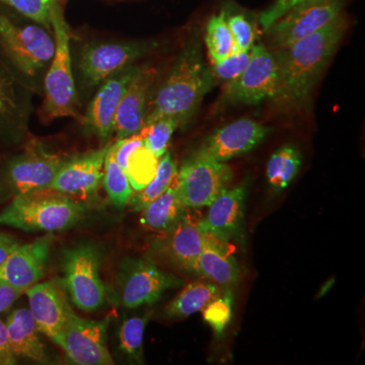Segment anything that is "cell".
I'll return each mask as SVG.
<instances>
[{
	"label": "cell",
	"mask_w": 365,
	"mask_h": 365,
	"mask_svg": "<svg viewBox=\"0 0 365 365\" xmlns=\"http://www.w3.org/2000/svg\"><path fill=\"white\" fill-rule=\"evenodd\" d=\"M346 29L345 16L319 32L272 53L277 66L273 101L287 109L306 107L324 69L337 50Z\"/></svg>",
	"instance_id": "1"
},
{
	"label": "cell",
	"mask_w": 365,
	"mask_h": 365,
	"mask_svg": "<svg viewBox=\"0 0 365 365\" xmlns=\"http://www.w3.org/2000/svg\"><path fill=\"white\" fill-rule=\"evenodd\" d=\"M215 83L210 67L204 61L198 35L192 34L151 98L144 126L162 118H173L179 128L184 129Z\"/></svg>",
	"instance_id": "2"
},
{
	"label": "cell",
	"mask_w": 365,
	"mask_h": 365,
	"mask_svg": "<svg viewBox=\"0 0 365 365\" xmlns=\"http://www.w3.org/2000/svg\"><path fill=\"white\" fill-rule=\"evenodd\" d=\"M54 52L52 29L9 7H0V56L35 95H43Z\"/></svg>",
	"instance_id": "3"
},
{
	"label": "cell",
	"mask_w": 365,
	"mask_h": 365,
	"mask_svg": "<svg viewBox=\"0 0 365 365\" xmlns=\"http://www.w3.org/2000/svg\"><path fill=\"white\" fill-rule=\"evenodd\" d=\"M153 41L86 42L72 50L74 83L81 107L107 79L135 66L157 48Z\"/></svg>",
	"instance_id": "4"
},
{
	"label": "cell",
	"mask_w": 365,
	"mask_h": 365,
	"mask_svg": "<svg viewBox=\"0 0 365 365\" xmlns=\"http://www.w3.org/2000/svg\"><path fill=\"white\" fill-rule=\"evenodd\" d=\"M50 24L55 39V52L46 72L41 120L44 123L61 118L79 119V106L71 56V34L58 1L48 4Z\"/></svg>",
	"instance_id": "5"
},
{
	"label": "cell",
	"mask_w": 365,
	"mask_h": 365,
	"mask_svg": "<svg viewBox=\"0 0 365 365\" xmlns=\"http://www.w3.org/2000/svg\"><path fill=\"white\" fill-rule=\"evenodd\" d=\"M85 215V206L51 189L14 196L0 212V225L25 232H62Z\"/></svg>",
	"instance_id": "6"
},
{
	"label": "cell",
	"mask_w": 365,
	"mask_h": 365,
	"mask_svg": "<svg viewBox=\"0 0 365 365\" xmlns=\"http://www.w3.org/2000/svg\"><path fill=\"white\" fill-rule=\"evenodd\" d=\"M232 180V170L225 163L196 150L182 163L175 181L185 207L198 209L210 205Z\"/></svg>",
	"instance_id": "7"
},
{
	"label": "cell",
	"mask_w": 365,
	"mask_h": 365,
	"mask_svg": "<svg viewBox=\"0 0 365 365\" xmlns=\"http://www.w3.org/2000/svg\"><path fill=\"white\" fill-rule=\"evenodd\" d=\"M345 0H307L290 9L267 31L274 50L294 44L344 16Z\"/></svg>",
	"instance_id": "8"
},
{
	"label": "cell",
	"mask_w": 365,
	"mask_h": 365,
	"mask_svg": "<svg viewBox=\"0 0 365 365\" xmlns=\"http://www.w3.org/2000/svg\"><path fill=\"white\" fill-rule=\"evenodd\" d=\"M63 282L73 304L93 312L105 302V285L100 275V255L91 245H79L64 252Z\"/></svg>",
	"instance_id": "9"
},
{
	"label": "cell",
	"mask_w": 365,
	"mask_h": 365,
	"mask_svg": "<svg viewBox=\"0 0 365 365\" xmlns=\"http://www.w3.org/2000/svg\"><path fill=\"white\" fill-rule=\"evenodd\" d=\"M182 284V279L165 272L151 261L127 259L118 273V297L122 306L135 309L153 304L165 290Z\"/></svg>",
	"instance_id": "10"
},
{
	"label": "cell",
	"mask_w": 365,
	"mask_h": 365,
	"mask_svg": "<svg viewBox=\"0 0 365 365\" xmlns=\"http://www.w3.org/2000/svg\"><path fill=\"white\" fill-rule=\"evenodd\" d=\"M66 158L50 153L40 141H29L23 153L14 155L6 165V182L16 195L49 189Z\"/></svg>",
	"instance_id": "11"
},
{
	"label": "cell",
	"mask_w": 365,
	"mask_h": 365,
	"mask_svg": "<svg viewBox=\"0 0 365 365\" xmlns=\"http://www.w3.org/2000/svg\"><path fill=\"white\" fill-rule=\"evenodd\" d=\"M35 93L0 56V140L7 145L23 143L29 133Z\"/></svg>",
	"instance_id": "12"
},
{
	"label": "cell",
	"mask_w": 365,
	"mask_h": 365,
	"mask_svg": "<svg viewBox=\"0 0 365 365\" xmlns=\"http://www.w3.org/2000/svg\"><path fill=\"white\" fill-rule=\"evenodd\" d=\"M141 66L135 64L128 67L98 86L86 104L85 113L78 119L86 134L97 137L102 143H109L110 138L114 134L118 107Z\"/></svg>",
	"instance_id": "13"
},
{
	"label": "cell",
	"mask_w": 365,
	"mask_h": 365,
	"mask_svg": "<svg viewBox=\"0 0 365 365\" xmlns=\"http://www.w3.org/2000/svg\"><path fill=\"white\" fill-rule=\"evenodd\" d=\"M277 81V66L272 53L265 46H253L246 69L237 78L227 81L223 95L230 103L260 104L275 97Z\"/></svg>",
	"instance_id": "14"
},
{
	"label": "cell",
	"mask_w": 365,
	"mask_h": 365,
	"mask_svg": "<svg viewBox=\"0 0 365 365\" xmlns=\"http://www.w3.org/2000/svg\"><path fill=\"white\" fill-rule=\"evenodd\" d=\"M109 319L103 321L81 318L71 309L59 345L73 364L79 365L114 364L106 346Z\"/></svg>",
	"instance_id": "15"
},
{
	"label": "cell",
	"mask_w": 365,
	"mask_h": 365,
	"mask_svg": "<svg viewBox=\"0 0 365 365\" xmlns=\"http://www.w3.org/2000/svg\"><path fill=\"white\" fill-rule=\"evenodd\" d=\"M111 144L66 158L49 189L71 196L95 194L103 182L105 158Z\"/></svg>",
	"instance_id": "16"
},
{
	"label": "cell",
	"mask_w": 365,
	"mask_h": 365,
	"mask_svg": "<svg viewBox=\"0 0 365 365\" xmlns=\"http://www.w3.org/2000/svg\"><path fill=\"white\" fill-rule=\"evenodd\" d=\"M163 232L153 246L155 251L172 265L195 274L204 240L200 220L185 211L182 217Z\"/></svg>",
	"instance_id": "17"
},
{
	"label": "cell",
	"mask_w": 365,
	"mask_h": 365,
	"mask_svg": "<svg viewBox=\"0 0 365 365\" xmlns=\"http://www.w3.org/2000/svg\"><path fill=\"white\" fill-rule=\"evenodd\" d=\"M158 76L157 69L143 66L132 79L115 116L114 133L117 140L143 130Z\"/></svg>",
	"instance_id": "18"
},
{
	"label": "cell",
	"mask_w": 365,
	"mask_h": 365,
	"mask_svg": "<svg viewBox=\"0 0 365 365\" xmlns=\"http://www.w3.org/2000/svg\"><path fill=\"white\" fill-rule=\"evenodd\" d=\"M51 245L50 235L30 244L20 245L0 265V283L26 294L44 276Z\"/></svg>",
	"instance_id": "19"
},
{
	"label": "cell",
	"mask_w": 365,
	"mask_h": 365,
	"mask_svg": "<svg viewBox=\"0 0 365 365\" xmlns=\"http://www.w3.org/2000/svg\"><path fill=\"white\" fill-rule=\"evenodd\" d=\"M269 132L268 127L253 120H237L211 134L197 151L217 162L225 163L254 150Z\"/></svg>",
	"instance_id": "20"
},
{
	"label": "cell",
	"mask_w": 365,
	"mask_h": 365,
	"mask_svg": "<svg viewBox=\"0 0 365 365\" xmlns=\"http://www.w3.org/2000/svg\"><path fill=\"white\" fill-rule=\"evenodd\" d=\"M30 312L40 333L59 345L71 307L55 282L36 283L26 292Z\"/></svg>",
	"instance_id": "21"
},
{
	"label": "cell",
	"mask_w": 365,
	"mask_h": 365,
	"mask_svg": "<svg viewBox=\"0 0 365 365\" xmlns=\"http://www.w3.org/2000/svg\"><path fill=\"white\" fill-rule=\"evenodd\" d=\"M247 193V182H242L216 197L208 206L206 217L200 220L204 234L225 242L241 234Z\"/></svg>",
	"instance_id": "22"
},
{
	"label": "cell",
	"mask_w": 365,
	"mask_h": 365,
	"mask_svg": "<svg viewBox=\"0 0 365 365\" xmlns=\"http://www.w3.org/2000/svg\"><path fill=\"white\" fill-rule=\"evenodd\" d=\"M222 241L204 234L202 251L197 261L196 275L212 281L218 287L230 288L240 280V268L235 257Z\"/></svg>",
	"instance_id": "23"
},
{
	"label": "cell",
	"mask_w": 365,
	"mask_h": 365,
	"mask_svg": "<svg viewBox=\"0 0 365 365\" xmlns=\"http://www.w3.org/2000/svg\"><path fill=\"white\" fill-rule=\"evenodd\" d=\"M6 326L11 349L16 357H24L41 364L48 361L47 353L30 309L14 311L7 317Z\"/></svg>",
	"instance_id": "24"
},
{
	"label": "cell",
	"mask_w": 365,
	"mask_h": 365,
	"mask_svg": "<svg viewBox=\"0 0 365 365\" xmlns=\"http://www.w3.org/2000/svg\"><path fill=\"white\" fill-rule=\"evenodd\" d=\"M222 294L220 287L212 281L197 280L186 285L165 307L170 318L184 319L202 311L209 302Z\"/></svg>",
	"instance_id": "25"
},
{
	"label": "cell",
	"mask_w": 365,
	"mask_h": 365,
	"mask_svg": "<svg viewBox=\"0 0 365 365\" xmlns=\"http://www.w3.org/2000/svg\"><path fill=\"white\" fill-rule=\"evenodd\" d=\"M185 211L186 207L180 198L176 181H174L169 188L143 209L141 223L150 230L165 232L182 217Z\"/></svg>",
	"instance_id": "26"
},
{
	"label": "cell",
	"mask_w": 365,
	"mask_h": 365,
	"mask_svg": "<svg viewBox=\"0 0 365 365\" xmlns=\"http://www.w3.org/2000/svg\"><path fill=\"white\" fill-rule=\"evenodd\" d=\"M177 163L170 153H165L158 163L155 176L144 188L132 194L129 205L132 210L143 211L146 206L157 199L176 179Z\"/></svg>",
	"instance_id": "27"
},
{
	"label": "cell",
	"mask_w": 365,
	"mask_h": 365,
	"mask_svg": "<svg viewBox=\"0 0 365 365\" xmlns=\"http://www.w3.org/2000/svg\"><path fill=\"white\" fill-rule=\"evenodd\" d=\"M302 165V155L297 148L285 145L271 155L266 168L269 184L276 191L287 188L294 181Z\"/></svg>",
	"instance_id": "28"
},
{
	"label": "cell",
	"mask_w": 365,
	"mask_h": 365,
	"mask_svg": "<svg viewBox=\"0 0 365 365\" xmlns=\"http://www.w3.org/2000/svg\"><path fill=\"white\" fill-rule=\"evenodd\" d=\"M205 43L211 64L217 63L235 52V45L225 18V11L213 14L206 24Z\"/></svg>",
	"instance_id": "29"
},
{
	"label": "cell",
	"mask_w": 365,
	"mask_h": 365,
	"mask_svg": "<svg viewBox=\"0 0 365 365\" xmlns=\"http://www.w3.org/2000/svg\"><path fill=\"white\" fill-rule=\"evenodd\" d=\"M114 144L115 143L111 144L106 155L103 184L111 202L117 207L123 208L128 205L133 189L126 173L115 160Z\"/></svg>",
	"instance_id": "30"
},
{
	"label": "cell",
	"mask_w": 365,
	"mask_h": 365,
	"mask_svg": "<svg viewBox=\"0 0 365 365\" xmlns=\"http://www.w3.org/2000/svg\"><path fill=\"white\" fill-rule=\"evenodd\" d=\"M148 316L133 317L126 319L120 329V348L130 359L143 360V336Z\"/></svg>",
	"instance_id": "31"
},
{
	"label": "cell",
	"mask_w": 365,
	"mask_h": 365,
	"mask_svg": "<svg viewBox=\"0 0 365 365\" xmlns=\"http://www.w3.org/2000/svg\"><path fill=\"white\" fill-rule=\"evenodd\" d=\"M158 158L145 145L141 146L129 160L127 176L132 189L139 191L155 176Z\"/></svg>",
	"instance_id": "32"
},
{
	"label": "cell",
	"mask_w": 365,
	"mask_h": 365,
	"mask_svg": "<svg viewBox=\"0 0 365 365\" xmlns=\"http://www.w3.org/2000/svg\"><path fill=\"white\" fill-rule=\"evenodd\" d=\"M179 128L176 120L173 118H162L148 126H144L145 133L144 145L148 148L158 158H160L167 153L170 138L176 129Z\"/></svg>",
	"instance_id": "33"
},
{
	"label": "cell",
	"mask_w": 365,
	"mask_h": 365,
	"mask_svg": "<svg viewBox=\"0 0 365 365\" xmlns=\"http://www.w3.org/2000/svg\"><path fill=\"white\" fill-rule=\"evenodd\" d=\"M203 318L206 323L213 329L217 336L225 332V328L232 316V292L230 288H225L220 297L209 302L204 307Z\"/></svg>",
	"instance_id": "34"
},
{
	"label": "cell",
	"mask_w": 365,
	"mask_h": 365,
	"mask_svg": "<svg viewBox=\"0 0 365 365\" xmlns=\"http://www.w3.org/2000/svg\"><path fill=\"white\" fill-rule=\"evenodd\" d=\"M227 25L230 26L235 45V52L248 51L254 46L255 31L251 21L242 13L230 14L225 11Z\"/></svg>",
	"instance_id": "35"
},
{
	"label": "cell",
	"mask_w": 365,
	"mask_h": 365,
	"mask_svg": "<svg viewBox=\"0 0 365 365\" xmlns=\"http://www.w3.org/2000/svg\"><path fill=\"white\" fill-rule=\"evenodd\" d=\"M251 58V49L248 51H237L232 53L227 58L211 64L210 71L215 81H230L241 76Z\"/></svg>",
	"instance_id": "36"
},
{
	"label": "cell",
	"mask_w": 365,
	"mask_h": 365,
	"mask_svg": "<svg viewBox=\"0 0 365 365\" xmlns=\"http://www.w3.org/2000/svg\"><path fill=\"white\" fill-rule=\"evenodd\" d=\"M0 4L52 29L48 4H43L42 0H0Z\"/></svg>",
	"instance_id": "37"
},
{
	"label": "cell",
	"mask_w": 365,
	"mask_h": 365,
	"mask_svg": "<svg viewBox=\"0 0 365 365\" xmlns=\"http://www.w3.org/2000/svg\"><path fill=\"white\" fill-rule=\"evenodd\" d=\"M144 138L145 133L144 130H141L139 133L134 134L124 139L117 140L114 144V157L118 165L124 170L127 174L128 170L129 160L134 153L141 146L144 145Z\"/></svg>",
	"instance_id": "38"
},
{
	"label": "cell",
	"mask_w": 365,
	"mask_h": 365,
	"mask_svg": "<svg viewBox=\"0 0 365 365\" xmlns=\"http://www.w3.org/2000/svg\"><path fill=\"white\" fill-rule=\"evenodd\" d=\"M307 0H275L272 6H269L266 11L259 16L260 25L265 32H267L270 26L279 20L281 16H284L290 9L299 6Z\"/></svg>",
	"instance_id": "39"
},
{
	"label": "cell",
	"mask_w": 365,
	"mask_h": 365,
	"mask_svg": "<svg viewBox=\"0 0 365 365\" xmlns=\"http://www.w3.org/2000/svg\"><path fill=\"white\" fill-rule=\"evenodd\" d=\"M18 361L9 343L6 323L0 319V365H14Z\"/></svg>",
	"instance_id": "40"
},
{
	"label": "cell",
	"mask_w": 365,
	"mask_h": 365,
	"mask_svg": "<svg viewBox=\"0 0 365 365\" xmlns=\"http://www.w3.org/2000/svg\"><path fill=\"white\" fill-rule=\"evenodd\" d=\"M25 294L20 290L14 289L9 285L0 283V313L6 312L16 299H20L21 295Z\"/></svg>",
	"instance_id": "41"
},
{
	"label": "cell",
	"mask_w": 365,
	"mask_h": 365,
	"mask_svg": "<svg viewBox=\"0 0 365 365\" xmlns=\"http://www.w3.org/2000/svg\"><path fill=\"white\" fill-rule=\"evenodd\" d=\"M20 242L13 235L0 232V265L6 261L7 257L14 249L20 246Z\"/></svg>",
	"instance_id": "42"
},
{
	"label": "cell",
	"mask_w": 365,
	"mask_h": 365,
	"mask_svg": "<svg viewBox=\"0 0 365 365\" xmlns=\"http://www.w3.org/2000/svg\"><path fill=\"white\" fill-rule=\"evenodd\" d=\"M43 4H50V2L55 1V0H42Z\"/></svg>",
	"instance_id": "43"
}]
</instances>
